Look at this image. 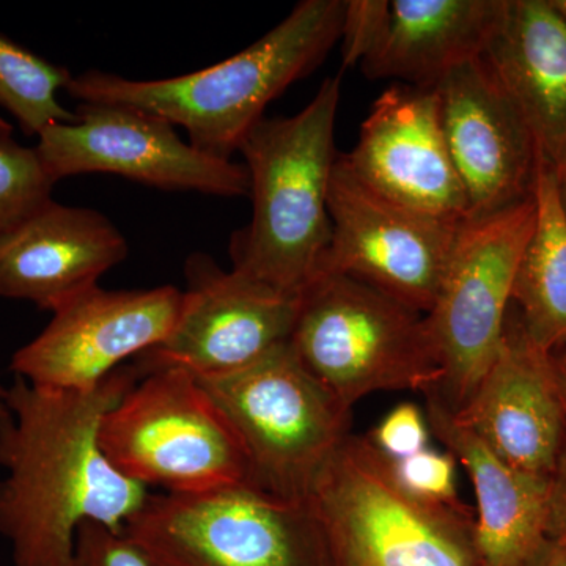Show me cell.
Here are the masks:
<instances>
[{"label": "cell", "instance_id": "2", "mask_svg": "<svg viewBox=\"0 0 566 566\" xmlns=\"http://www.w3.org/2000/svg\"><path fill=\"white\" fill-rule=\"evenodd\" d=\"M345 14L346 0H303L262 39L208 69L155 81L88 70L73 76L65 92L80 103L161 117L185 129L197 150L230 161L268 104L322 65L342 39Z\"/></svg>", "mask_w": 566, "mask_h": 566}, {"label": "cell", "instance_id": "5", "mask_svg": "<svg viewBox=\"0 0 566 566\" xmlns=\"http://www.w3.org/2000/svg\"><path fill=\"white\" fill-rule=\"evenodd\" d=\"M289 344L349 409L375 392L424 394L444 379L424 315L349 275L323 274L308 283Z\"/></svg>", "mask_w": 566, "mask_h": 566}, {"label": "cell", "instance_id": "21", "mask_svg": "<svg viewBox=\"0 0 566 566\" xmlns=\"http://www.w3.org/2000/svg\"><path fill=\"white\" fill-rule=\"evenodd\" d=\"M534 233L517 266L512 301L524 333L543 352L566 346V219L558 202L556 170L539 155L536 164Z\"/></svg>", "mask_w": 566, "mask_h": 566}, {"label": "cell", "instance_id": "29", "mask_svg": "<svg viewBox=\"0 0 566 566\" xmlns=\"http://www.w3.org/2000/svg\"><path fill=\"white\" fill-rule=\"evenodd\" d=\"M527 566H566V542L547 538Z\"/></svg>", "mask_w": 566, "mask_h": 566}, {"label": "cell", "instance_id": "24", "mask_svg": "<svg viewBox=\"0 0 566 566\" xmlns=\"http://www.w3.org/2000/svg\"><path fill=\"white\" fill-rule=\"evenodd\" d=\"M392 463L401 485L411 493L441 504H461L457 491V458L452 453L423 449Z\"/></svg>", "mask_w": 566, "mask_h": 566}, {"label": "cell", "instance_id": "11", "mask_svg": "<svg viewBox=\"0 0 566 566\" xmlns=\"http://www.w3.org/2000/svg\"><path fill=\"white\" fill-rule=\"evenodd\" d=\"M327 210L333 238L319 275H349L427 315L444 281L460 223L387 199L359 180L340 153Z\"/></svg>", "mask_w": 566, "mask_h": 566}, {"label": "cell", "instance_id": "4", "mask_svg": "<svg viewBox=\"0 0 566 566\" xmlns=\"http://www.w3.org/2000/svg\"><path fill=\"white\" fill-rule=\"evenodd\" d=\"M307 502L329 566H483L471 509L406 490L368 436H346Z\"/></svg>", "mask_w": 566, "mask_h": 566}, {"label": "cell", "instance_id": "20", "mask_svg": "<svg viewBox=\"0 0 566 566\" xmlns=\"http://www.w3.org/2000/svg\"><path fill=\"white\" fill-rule=\"evenodd\" d=\"M506 0H392L381 39L363 61L370 80L436 88L450 71L483 57Z\"/></svg>", "mask_w": 566, "mask_h": 566}, {"label": "cell", "instance_id": "33", "mask_svg": "<svg viewBox=\"0 0 566 566\" xmlns=\"http://www.w3.org/2000/svg\"><path fill=\"white\" fill-rule=\"evenodd\" d=\"M553 6L556 7L558 13L566 21V0H553Z\"/></svg>", "mask_w": 566, "mask_h": 566}, {"label": "cell", "instance_id": "15", "mask_svg": "<svg viewBox=\"0 0 566 566\" xmlns=\"http://www.w3.org/2000/svg\"><path fill=\"white\" fill-rule=\"evenodd\" d=\"M342 156L359 180L387 199L455 226L468 221L436 88H387L365 118L354 150Z\"/></svg>", "mask_w": 566, "mask_h": 566}, {"label": "cell", "instance_id": "13", "mask_svg": "<svg viewBox=\"0 0 566 566\" xmlns=\"http://www.w3.org/2000/svg\"><path fill=\"white\" fill-rule=\"evenodd\" d=\"M181 304L174 285L114 292L93 286L52 312L50 324L11 356V374L55 389H93L125 360L161 345Z\"/></svg>", "mask_w": 566, "mask_h": 566}, {"label": "cell", "instance_id": "22", "mask_svg": "<svg viewBox=\"0 0 566 566\" xmlns=\"http://www.w3.org/2000/svg\"><path fill=\"white\" fill-rule=\"evenodd\" d=\"M73 80L55 65L0 33V107L10 112L25 136L39 137L48 126L76 120L59 102Z\"/></svg>", "mask_w": 566, "mask_h": 566}, {"label": "cell", "instance_id": "19", "mask_svg": "<svg viewBox=\"0 0 566 566\" xmlns=\"http://www.w3.org/2000/svg\"><path fill=\"white\" fill-rule=\"evenodd\" d=\"M483 59L523 115L539 155L566 145V21L553 0H506Z\"/></svg>", "mask_w": 566, "mask_h": 566}, {"label": "cell", "instance_id": "14", "mask_svg": "<svg viewBox=\"0 0 566 566\" xmlns=\"http://www.w3.org/2000/svg\"><path fill=\"white\" fill-rule=\"evenodd\" d=\"M447 148L468 199L469 219L534 196L539 151L523 115L483 57L436 85Z\"/></svg>", "mask_w": 566, "mask_h": 566}, {"label": "cell", "instance_id": "9", "mask_svg": "<svg viewBox=\"0 0 566 566\" xmlns=\"http://www.w3.org/2000/svg\"><path fill=\"white\" fill-rule=\"evenodd\" d=\"M535 219L532 196L458 227L444 281L424 315L444 371L438 392L452 411L468 403L501 349L517 266Z\"/></svg>", "mask_w": 566, "mask_h": 566}, {"label": "cell", "instance_id": "10", "mask_svg": "<svg viewBox=\"0 0 566 566\" xmlns=\"http://www.w3.org/2000/svg\"><path fill=\"white\" fill-rule=\"evenodd\" d=\"M76 120L48 126L36 151L54 182L111 174L164 191L248 197L244 164L197 150L161 117L118 104L80 103Z\"/></svg>", "mask_w": 566, "mask_h": 566}, {"label": "cell", "instance_id": "3", "mask_svg": "<svg viewBox=\"0 0 566 566\" xmlns=\"http://www.w3.org/2000/svg\"><path fill=\"white\" fill-rule=\"evenodd\" d=\"M340 98L342 74L327 77L303 111L263 117L240 147L252 218L230 240L232 270L293 296L322 273L333 238L327 192Z\"/></svg>", "mask_w": 566, "mask_h": 566}, {"label": "cell", "instance_id": "25", "mask_svg": "<svg viewBox=\"0 0 566 566\" xmlns=\"http://www.w3.org/2000/svg\"><path fill=\"white\" fill-rule=\"evenodd\" d=\"M371 444L392 461L405 460L427 449L430 427L419 406L401 403L390 409L370 434Z\"/></svg>", "mask_w": 566, "mask_h": 566}, {"label": "cell", "instance_id": "12", "mask_svg": "<svg viewBox=\"0 0 566 566\" xmlns=\"http://www.w3.org/2000/svg\"><path fill=\"white\" fill-rule=\"evenodd\" d=\"M185 279L172 333L137 357L140 371L180 368L199 379L219 378L289 344L300 296L226 271L200 252L186 259Z\"/></svg>", "mask_w": 566, "mask_h": 566}, {"label": "cell", "instance_id": "7", "mask_svg": "<svg viewBox=\"0 0 566 566\" xmlns=\"http://www.w3.org/2000/svg\"><path fill=\"white\" fill-rule=\"evenodd\" d=\"M122 534L150 566H329L308 502L248 483L151 493Z\"/></svg>", "mask_w": 566, "mask_h": 566}, {"label": "cell", "instance_id": "1", "mask_svg": "<svg viewBox=\"0 0 566 566\" xmlns=\"http://www.w3.org/2000/svg\"><path fill=\"white\" fill-rule=\"evenodd\" d=\"M123 365L88 390L14 378L0 419V536L13 566H74L77 528L122 532L150 490L120 474L99 446L103 417L140 378Z\"/></svg>", "mask_w": 566, "mask_h": 566}, {"label": "cell", "instance_id": "17", "mask_svg": "<svg viewBox=\"0 0 566 566\" xmlns=\"http://www.w3.org/2000/svg\"><path fill=\"white\" fill-rule=\"evenodd\" d=\"M128 256L103 212L51 200L0 240V297L54 312Z\"/></svg>", "mask_w": 566, "mask_h": 566}, {"label": "cell", "instance_id": "6", "mask_svg": "<svg viewBox=\"0 0 566 566\" xmlns=\"http://www.w3.org/2000/svg\"><path fill=\"white\" fill-rule=\"evenodd\" d=\"M99 446L120 474L166 494L251 485L240 439L202 382L180 368L142 371L103 417Z\"/></svg>", "mask_w": 566, "mask_h": 566}, {"label": "cell", "instance_id": "26", "mask_svg": "<svg viewBox=\"0 0 566 566\" xmlns=\"http://www.w3.org/2000/svg\"><path fill=\"white\" fill-rule=\"evenodd\" d=\"M74 566H150L122 532L102 524L85 523L77 528Z\"/></svg>", "mask_w": 566, "mask_h": 566}, {"label": "cell", "instance_id": "32", "mask_svg": "<svg viewBox=\"0 0 566 566\" xmlns=\"http://www.w3.org/2000/svg\"><path fill=\"white\" fill-rule=\"evenodd\" d=\"M7 412V387L0 385V419L6 416Z\"/></svg>", "mask_w": 566, "mask_h": 566}, {"label": "cell", "instance_id": "23", "mask_svg": "<svg viewBox=\"0 0 566 566\" xmlns=\"http://www.w3.org/2000/svg\"><path fill=\"white\" fill-rule=\"evenodd\" d=\"M54 185L36 148L22 145L0 118V240L51 202Z\"/></svg>", "mask_w": 566, "mask_h": 566}, {"label": "cell", "instance_id": "27", "mask_svg": "<svg viewBox=\"0 0 566 566\" xmlns=\"http://www.w3.org/2000/svg\"><path fill=\"white\" fill-rule=\"evenodd\" d=\"M390 2L387 0H354L346 2V14L342 40H344L345 66L363 63L381 39L389 18Z\"/></svg>", "mask_w": 566, "mask_h": 566}, {"label": "cell", "instance_id": "18", "mask_svg": "<svg viewBox=\"0 0 566 566\" xmlns=\"http://www.w3.org/2000/svg\"><path fill=\"white\" fill-rule=\"evenodd\" d=\"M431 433L464 465L474 486L483 566H527L549 538L551 479L517 471L463 424L438 389L424 392Z\"/></svg>", "mask_w": 566, "mask_h": 566}, {"label": "cell", "instance_id": "30", "mask_svg": "<svg viewBox=\"0 0 566 566\" xmlns=\"http://www.w3.org/2000/svg\"><path fill=\"white\" fill-rule=\"evenodd\" d=\"M553 166L554 170H556L558 202H560L562 211H564L566 219V145Z\"/></svg>", "mask_w": 566, "mask_h": 566}, {"label": "cell", "instance_id": "28", "mask_svg": "<svg viewBox=\"0 0 566 566\" xmlns=\"http://www.w3.org/2000/svg\"><path fill=\"white\" fill-rule=\"evenodd\" d=\"M549 538L566 542V446L551 476Z\"/></svg>", "mask_w": 566, "mask_h": 566}, {"label": "cell", "instance_id": "16", "mask_svg": "<svg viewBox=\"0 0 566 566\" xmlns=\"http://www.w3.org/2000/svg\"><path fill=\"white\" fill-rule=\"evenodd\" d=\"M453 416L506 464L551 479L566 446V406L553 354L506 318L494 363Z\"/></svg>", "mask_w": 566, "mask_h": 566}, {"label": "cell", "instance_id": "31", "mask_svg": "<svg viewBox=\"0 0 566 566\" xmlns=\"http://www.w3.org/2000/svg\"><path fill=\"white\" fill-rule=\"evenodd\" d=\"M553 365L554 371H556L558 389H560L566 406V346L560 349V353H553Z\"/></svg>", "mask_w": 566, "mask_h": 566}, {"label": "cell", "instance_id": "8", "mask_svg": "<svg viewBox=\"0 0 566 566\" xmlns=\"http://www.w3.org/2000/svg\"><path fill=\"white\" fill-rule=\"evenodd\" d=\"M199 381L240 439L251 485L307 501L319 472L352 433L353 409L316 381L290 344L243 370Z\"/></svg>", "mask_w": 566, "mask_h": 566}]
</instances>
